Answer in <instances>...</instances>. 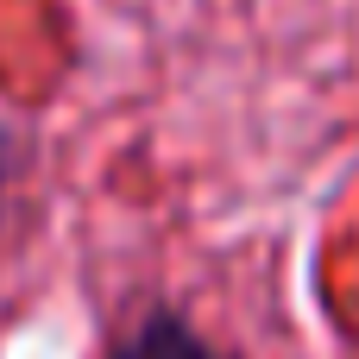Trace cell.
<instances>
[{
	"instance_id": "cell-1",
	"label": "cell",
	"mask_w": 359,
	"mask_h": 359,
	"mask_svg": "<svg viewBox=\"0 0 359 359\" xmlns=\"http://www.w3.org/2000/svg\"><path fill=\"white\" fill-rule=\"evenodd\" d=\"M107 359H227L221 347H208L183 316H170V309H151L133 334H120L114 341V353Z\"/></svg>"
},
{
	"instance_id": "cell-2",
	"label": "cell",
	"mask_w": 359,
	"mask_h": 359,
	"mask_svg": "<svg viewBox=\"0 0 359 359\" xmlns=\"http://www.w3.org/2000/svg\"><path fill=\"white\" fill-rule=\"evenodd\" d=\"M0 170H6V145H0Z\"/></svg>"
}]
</instances>
